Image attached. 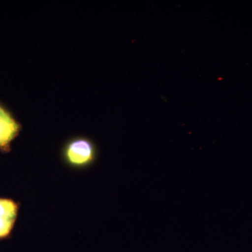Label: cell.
Instances as JSON below:
<instances>
[{"mask_svg":"<svg viewBox=\"0 0 252 252\" xmlns=\"http://www.w3.org/2000/svg\"><path fill=\"white\" fill-rule=\"evenodd\" d=\"M63 154L68 165L84 168L94 163L97 157V149L89 138L78 137L67 142L63 149Z\"/></svg>","mask_w":252,"mask_h":252,"instance_id":"cell-1","label":"cell"},{"mask_svg":"<svg viewBox=\"0 0 252 252\" xmlns=\"http://www.w3.org/2000/svg\"><path fill=\"white\" fill-rule=\"evenodd\" d=\"M18 205L14 200L0 198V239L7 238L14 228Z\"/></svg>","mask_w":252,"mask_h":252,"instance_id":"cell-2","label":"cell"}]
</instances>
